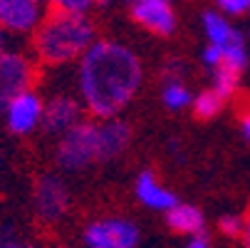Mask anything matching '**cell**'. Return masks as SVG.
<instances>
[{
  "mask_svg": "<svg viewBox=\"0 0 250 248\" xmlns=\"http://www.w3.org/2000/svg\"><path fill=\"white\" fill-rule=\"evenodd\" d=\"M80 94L94 117L112 119L126 107L141 85L139 57L112 40L94 43L80 57Z\"/></svg>",
  "mask_w": 250,
  "mask_h": 248,
  "instance_id": "6da1fadb",
  "label": "cell"
},
{
  "mask_svg": "<svg viewBox=\"0 0 250 248\" xmlns=\"http://www.w3.org/2000/svg\"><path fill=\"white\" fill-rule=\"evenodd\" d=\"M94 45V27L82 13L52 10L35 30V52L47 65H64L82 57Z\"/></svg>",
  "mask_w": 250,
  "mask_h": 248,
  "instance_id": "7a4b0ae2",
  "label": "cell"
},
{
  "mask_svg": "<svg viewBox=\"0 0 250 248\" xmlns=\"http://www.w3.org/2000/svg\"><path fill=\"white\" fill-rule=\"evenodd\" d=\"M55 159L64 171H80L97 161V124L80 122L67 134L60 136Z\"/></svg>",
  "mask_w": 250,
  "mask_h": 248,
  "instance_id": "3957f363",
  "label": "cell"
},
{
  "mask_svg": "<svg viewBox=\"0 0 250 248\" xmlns=\"http://www.w3.org/2000/svg\"><path fill=\"white\" fill-rule=\"evenodd\" d=\"M35 80V67L25 55L0 52V114L8 104L25 90H30Z\"/></svg>",
  "mask_w": 250,
  "mask_h": 248,
  "instance_id": "277c9868",
  "label": "cell"
},
{
  "mask_svg": "<svg viewBox=\"0 0 250 248\" xmlns=\"http://www.w3.org/2000/svg\"><path fill=\"white\" fill-rule=\"evenodd\" d=\"M139 231L126 219H99L84 228L87 248H136Z\"/></svg>",
  "mask_w": 250,
  "mask_h": 248,
  "instance_id": "5b68a950",
  "label": "cell"
},
{
  "mask_svg": "<svg viewBox=\"0 0 250 248\" xmlns=\"http://www.w3.org/2000/svg\"><path fill=\"white\" fill-rule=\"evenodd\" d=\"M69 206V191L64 181L55 174L40 176V181L35 184V214L45 224H55L67 214Z\"/></svg>",
  "mask_w": 250,
  "mask_h": 248,
  "instance_id": "8992f818",
  "label": "cell"
},
{
  "mask_svg": "<svg viewBox=\"0 0 250 248\" xmlns=\"http://www.w3.org/2000/svg\"><path fill=\"white\" fill-rule=\"evenodd\" d=\"M42 112H45L42 97L32 90H25L8 104L3 114L13 134H30L32 129H38L42 124Z\"/></svg>",
  "mask_w": 250,
  "mask_h": 248,
  "instance_id": "52a82bcc",
  "label": "cell"
},
{
  "mask_svg": "<svg viewBox=\"0 0 250 248\" xmlns=\"http://www.w3.org/2000/svg\"><path fill=\"white\" fill-rule=\"evenodd\" d=\"M84 110H82V102L75 99L72 94H57L45 104V112H42V129L47 134H67L72 127H77L82 119Z\"/></svg>",
  "mask_w": 250,
  "mask_h": 248,
  "instance_id": "ba28073f",
  "label": "cell"
},
{
  "mask_svg": "<svg viewBox=\"0 0 250 248\" xmlns=\"http://www.w3.org/2000/svg\"><path fill=\"white\" fill-rule=\"evenodd\" d=\"M42 5L35 0H0V27L10 32H32L42 23Z\"/></svg>",
  "mask_w": 250,
  "mask_h": 248,
  "instance_id": "9c48e42d",
  "label": "cell"
},
{
  "mask_svg": "<svg viewBox=\"0 0 250 248\" xmlns=\"http://www.w3.org/2000/svg\"><path fill=\"white\" fill-rule=\"evenodd\" d=\"M131 18L156 35H171L176 30V15L171 3L164 0H139L131 5Z\"/></svg>",
  "mask_w": 250,
  "mask_h": 248,
  "instance_id": "30bf717a",
  "label": "cell"
},
{
  "mask_svg": "<svg viewBox=\"0 0 250 248\" xmlns=\"http://www.w3.org/2000/svg\"><path fill=\"white\" fill-rule=\"evenodd\" d=\"M131 139V129L126 122L112 117L104 124H97V161H109L119 157Z\"/></svg>",
  "mask_w": 250,
  "mask_h": 248,
  "instance_id": "8fae6325",
  "label": "cell"
},
{
  "mask_svg": "<svg viewBox=\"0 0 250 248\" xmlns=\"http://www.w3.org/2000/svg\"><path fill=\"white\" fill-rule=\"evenodd\" d=\"M136 196H139L141 203H146V206H151L156 211H171L178 203V199L156 181V176L151 171L139 174V179H136Z\"/></svg>",
  "mask_w": 250,
  "mask_h": 248,
  "instance_id": "7c38bea8",
  "label": "cell"
},
{
  "mask_svg": "<svg viewBox=\"0 0 250 248\" xmlns=\"http://www.w3.org/2000/svg\"><path fill=\"white\" fill-rule=\"evenodd\" d=\"M166 224L176 233H188V236H201L206 226L203 214L191 203H176L171 211H166Z\"/></svg>",
  "mask_w": 250,
  "mask_h": 248,
  "instance_id": "4fadbf2b",
  "label": "cell"
},
{
  "mask_svg": "<svg viewBox=\"0 0 250 248\" xmlns=\"http://www.w3.org/2000/svg\"><path fill=\"white\" fill-rule=\"evenodd\" d=\"M203 30L208 35L210 45H221V47L226 43H230V38L235 35V30L221 13H203Z\"/></svg>",
  "mask_w": 250,
  "mask_h": 248,
  "instance_id": "5bb4252c",
  "label": "cell"
},
{
  "mask_svg": "<svg viewBox=\"0 0 250 248\" xmlns=\"http://www.w3.org/2000/svg\"><path fill=\"white\" fill-rule=\"evenodd\" d=\"M245 65H248V55H245V45H243V35L235 30L230 43L223 45V65L221 67H228V69L240 75Z\"/></svg>",
  "mask_w": 250,
  "mask_h": 248,
  "instance_id": "9a60e30c",
  "label": "cell"
},
{
  "mask_svg": "<svg viewBox=\"0 0 250 248\" xmlns=\"http://www.w3.org/2000/svg\"><path fill=\"white\" fill-rule=\"evenodd\" d=\"M221 107H223V99L213 92V90H206V92H201V94L193 99V112H196V117H201V119L216 117V114L221 112Z\"/></svg>",
  "mask_w": 250,
  "mask_h": 248,
  "instance_id": "2e32d148",
  "label": "cell"
},
{
  "mask_svg": "<svg viewBox=\"0 0 250 248\" xmlns=\"http://www.w3.org/2000/svg\"><path fill=\"white\" fill-rule=\"evenodd\" d=\"M238 87V72H233V69L228 67H216L213 69V92H216L221 99H228Z\"/></svg>",
  "mask_w": 250,
  "mask_h": 248,
  "instance_id": "e0dca14e",
  "label": "cell"
},
{
  "mask_svg": "<svg viewBox=\"0 0 250 248\" xmlns=\"http://www.w3.org/2000/svg\"><path fill=\"white\" fill-rule=\"evenodd\" d=\"M191 102H193L191 92L181 82H166V87H164V104L168 110H184V107H188Z\"/></svg>",
  "mask_w": 250,
  "mask_h": 248,
  "instance_id": "ac0fdd59",
  "label": "cell"
},
{
  "mask_svg": "<svg viewBox=\"0 0 250 248\" xmlns=\"http://www.w3.org/2000/svg\"><path fill=\"white\" fill-rule=\"evenodd\" d=\"M50 3L57 8V10H67V13H87L92 5H94V0H50Z\"/></svg>",
  "mask_w": 250,
  "mask_h": 248,
  "instance_id": "d6986e66",
  "label": "cell"
},
{
  "mask_svg": "<svg viewBox=\"0 0 250 248\" xmlns=\"http://www.w3.org/2000/svg\"><path fill=\"white\" fill-rule=\"evenodd\" d=\"M243 226H245V221L238 219V216H223L218 221V228L226 236H243Z\"/></svg>",
  "mask_w": 250,
  "mask_h": 248,
  "instance_id": "ffe728a7",
  "label": "cell"
},
{
  "mask_svg": "<svg viewBox=\"0 0 250 248\" xmlns=\"http://www.w3.org/2000/svg\"><path fill=\"white\" fill-rule=\"evenodd\" d=\"M216 3L226 15H240V13L250 10V0H216Z\"/></svg>",
  "mask_w": 250,
  "mask_h": 248,
  "instance_id": "44dd1931",
  "label": "cell"
},
{
  "mask_svg": "<svg viewBox=\"0 0 250 248\" xmlns=\"http://www.w3.org/2000/svg\"><path fill=\"white\" fill-rule=\"evenodd\" d=\"M203 62L208 65V67H221L223 65V47L221 45H208L206 50H203Z\"/></svg>",
  "mask_w": 250,
  "mask_h": 248,
  "instance_id": "7402d4cb",
  "label": "cell"
},
{
  "mask_svg": "<svg viewBox=\"0 0 250 248\" xmlns=\"http://www.w3.org/2000/svg\"><path fill=\"white\" fill-rule=\"evenodd\" d=\"M0 248H35V246L20 241V238H18L15 233H10V231H3V233H0Z\"/></svg>",
  "mask_w": 250,
  "mask_h": 248,
  "instance_id": "603a6c76",
  "label": "cell"
},
{
  "mask_svg": "<svg viewBox=\"0 0 250 248\" xmlns=\"http://www.w3.org/2000/svg\"><path fill=\"white\" fill-rule=\"evenodd\" d=\"M243 241H245V248H250V211H248L245 226H243Z\"/></svg>",
  "mask_w": 250,
  "mask_h": 248,
  "instance_id": "cb8c5ba5",
  "label": "cell"
},
{
  "mask_svg": "<svg viewBox=\"0 0 250 248\" xmlns=\"http://www.w3.org/2000/svg\"><path fill=\"white\" fill-rule=\"evenodd\" d=\"M243 134H245V136L250 139V110H248V112L243 114Z\"/></svg>",
  "mask_w": 250,
  "mask_h": 248,
  "instance_id": "d4e9b609",
  "label": "cell"
},
{
  "mask_svg": "<svg viewBox=\"0 0 250 248\" xmlns=\"http://www.w3.org/2000/svg\"><path fill=\"white\" fill-rule=\"evenodd\" d=\"M188 248H208V243H206V241L198 236V238H193V241L188 243Z\"/></svg>",
  "mask_w": 250,
  "mask_h": 248,
  "instance_id": "484cf974",
  "label": "cell"
},
{
  "mask_svg": "<svg viewBox=\"0 0 250 248\" xmlns=\"http://www.w3.org/2000/svg\"><path fill=\"white\" fill-rule=\"evenodd\" d=\"M3 43H5V35H3V27H0V52H3Z\"/></svg>",
  "mask_w": 250,
  "mask_h": 248,
  "instance_id": "4316f807",
  "label": "cell"
},
{
  "mask_svg": "<svg viewBox=\"0 0 250 248\" xmlns=\"http://www.w3.org/2000/svg\"><path fill=\"white\" fill-rule=\"evenodd\" d=\"M109 0H94V5H106Z\"/></svg>",
  "mask_w": 250,
  "mask_h": 248,
  "instance_id": "83f0119b",
  "label": "cell"
},
{
  "mask_svg": "<svg viewBox=\"0 0 250 248\" xmlns=\"http://www.w3.org/2000/svg\"><path fill=\"white\" fill-rule=\"evenodd\" d=\"M35 3H40V5H42V3H45V0H35Z\"/></svg>",
  "mask_w": 250,
  "mask_h": 248,
  "instance_id": "f1b7e54d",
  "label": "cell"
},
{
  "mask_svg": "<svg viewBox=\"0 0 250 248\" xmlns=\"http://www.w3.org/2000/svg\"><path fill=\"white\" fill-rule=\"evenodd\" d=\"M126 3H131V5H134V3H136V0H126Z\"/></svg>",
  "mask_w": 250,
  "mask_h": 248,
  "instance_id": "f546056e",
  "label": "cell"
},
{
  "mask_svg": "<svg viewBox=\"0 0 250 248\" xmlns=\"http://www.w3.org/2000/svg\"><path fill=\"white\" fill-rule=\"evenodd\" d=\"M136 3H139V0H136ZM164 3H171V0H164Z\"/></svg>",
  "mask_w": 250,
  "mask_h": 248,
  "instance_id": "4dcf8cb0",
  "label": "cell"
},
{
  "mask_svg": "<svg viewBox=\"0 0 250 248\" xmlns=\"http://www.w3.org/2000/svg\"><path fill=\"white\" fill-rule=\"evenodd\" d=\"M0 166H3V157H0Z\"/></svg>",
  "mask_w": 250,
  "mask_h": 248,
  "instance_id": "1f68e13d",
  "label": "cell"
}]
</instances>
